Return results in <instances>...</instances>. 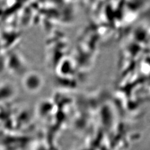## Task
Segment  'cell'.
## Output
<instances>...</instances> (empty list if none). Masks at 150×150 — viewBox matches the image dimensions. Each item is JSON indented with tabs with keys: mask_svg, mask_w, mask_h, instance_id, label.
Listing matches in <instances>:
<instances>
[{
	"mask_svg": "<svg viewBox=\"0 0 150 150\" xmlns=\"http://www.w3.org/2000/svg\"><path fill=\"white\" fill-rule=\"evenodd\" d=\"M24 86L28 91L35 92L38 91L42 85V79L40 76L36 74H28L24 79Z\"/></svg>",
	"mask_w": 150,
	"mask_h": 150,
	"instance_id": "cell-1",
	"label": "cell"
}]
</instances>
